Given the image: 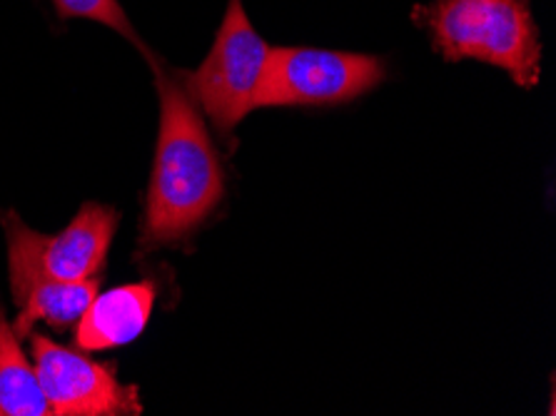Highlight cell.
<instances>
[{
    "label": "cell",
    "instance_id": "obj_1",
    "mask_svg": "<svg viewBox=\"0 0 556 416\" xmlns=\"http://www.w3.org/2000/svg\"><path fill=\"white\" fill-rule=\"evenodd\" d=\"M153 63L160 92V135L150 175L140 250L180 242L213 215L225 194V175L207 127L178 78Z\"/></svg>",
    "mask_w": 556,
    "mask_h": 416
},
{
    "label": "cell",
    "instance_id": "obj_4",
    "mask_svg": "<svg viewBox=\"0 0 556 416\" xmlns=\"http://www.w3.org/2000/svg\"><path fill=\"white\" fill-rule=\"evenodd\" d=\"M3 227L8 237V272L15 297L38 279L75 282L98 277L117 229V212L88 202L73 223L53 237L30 229L15 212H5Z\"/></svg>",
    "mask_w": 556,
    "mask_h": 416
},
{
    "label": "cell",
    "instance_id": "obj_6",
    "mask_svg": "<svg viewBox=\"0 0 556 416\" xmlns=\"http://www.w3.org/2000/svg\"><path fill=\"white\" fill-rule=\"evenodd\" d=\"M33 360L50 414L115 416L142 412L135 387L121 385L111 367L88 360L86 354L65 350L48 337H33Z\"/></svg>",
    "mask_w": 556,
    "mask_h": 416
},
{
    "label": "cell",
    "instance_id": "obj_10",
    "mask_svg": "<svg viewBox=\"0 0 556 416\" xmlns=\"http://www.w3.org/2000/svg\"><path fill=\"white\" fill-rule=\"evenodd\" d=\"M53 3L61 18H86L103 23L142 50L138 33H135L132 23L128 21V15H125L123 5L117 0H53Z\"/></svg>",
    "mask_w": 556,
    "mask_h": 416
},
{
    "label": "cell",
    "instance_id": "obj_9",
    "mask_svg": "<svg viewBox=\"0 0 556 416\" xmlns=\"http://www.w3.org/2000/svg\"><path fill=\"white\" fill-rule=\"evenodd\" d=\"M36 367L21 352L18 335L0 314V416H48Z\"/></svg>",
    "mask_w": 556,
    "mask_h": 416
},
{
    "label": "cell",
    "instance_id": "obj_5",
    "mask_svg": "<svg viewBox=\"0 0 556 416\" xmlns=\"http://www.w3.org/2000/svg\"><path fill=\"white\" fill-rule=\"evenodd\" d=\"M387 78L377 55L319 48H273L257 108L342 105L375 90Z\"/></svg>",
    "mask_w": 556,
    "mask_h": 416
},
{
    "label": "cell",
    "instance_id": "obj_7",
    "mask_svg": "<svg viewBox=\"0 0 556 416\" xmlns=\"http://www.w3.org/2000/svg\"><path fill=\"white\" fill-rule=\"evenodd\" d=\"M153 304V282L125 285L105 294H96L86 314L78 319L75 344L86 352H100L132 342L146 329Z\"/></svg>",
    "mask_w": 556,
    "mask_h": 416
},
{
    "label": "cell",
    "instance_id": "obj_2",
    "mask_svg": "<svg viewBox=\"0 0 556 416\" xmlns=\"http://www.w3.org/2000/svg\"><path fill=\"white\" fill-rule=\"evenodd\" d=\"M415 23L444 61H482L502 67L521 88L542 73V38L529 0H434L415 8Z\"/></svg>",
    "mask_w": 556,
    "mask_h": 416
},
{
    "label": "cell",
    "instance_id": "obj_3",
    "mask_svg": "<svg viewBox=\"0 0 556 416\" xmlns=\"http://www.w3.org/2000/svg\"><path fill=\"white\" fill-rule=\"evenodd\" d=\"M269 53L273 48L252 28L242 0H230L213 50L195 73L178 80L215 130L230 135L257 108Z\"/></svg>",
    "mask_w": 556,
    "mask_h": 416
},
{
    "label": "cell",
    "instance_id": "obj_8",
    "mask_svg": "<svg viewBox=\"0 0 556 416\" xmlns=\"http://www.w3.org/2000/svg\"><path fill=\"white\" fill-rule=\"evenodd\" d=\"M98 277L75 279V282H58V279H38L23 292L13 297L18 304V322L15 335H28L36 322H48L50 327L61 329L78 322L90 302L98 294Z\"/></svg>",
    "mask_w": 556,
    "mask_h": 416
}]
</instances>
